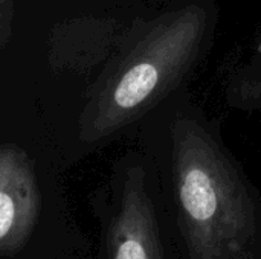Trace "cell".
Returning <instances> with one entry per match:
<instances>
[{
	"label": "cell",
	"instance_id": "cell-1",
	"mask_svg": "<svg viewBox=\"0 0 261 259\" xmlns=\"http://www.w3.org/2000/svg\"><path fill=\"white\" fill-rule=\"evenodd\" d=\"M179 224L190 259H258L257 197L217 140L197 122L173 125Z\"/></svg>",
	"mask_w": 261,
	"mask_h": 259
},
{
	"label": "cell",
	"instance_id": "cell-2",
	"mask_svg": "<svg viewBox=\"0 0 261 259\" xmlns=\"http://www.w3.org/2000/svg\"><path fill=\"white\" fill-rule=\"evenodd\" d=\"M206 27L208 14L196 5L159 20L87 108L81 136L99 139L156 104L194 63Z\"/></svg>",
	"mask_w": 261,
	"mask_h": 259
},
{
	"label": "cell",
	"instance_id": "cell-3",
	"mask_svg": "<svg viewBox=\"0 0 261 259\" xmlns=\"http://www.w3.org/2000/svg\"><path fill=\"white\" fill-rule=\"evenodd\" d=\"M40 215V191L28 154L14 143L0 150V255L15 256Z\"/></svg>",
	"mask_w": 261,
	"mask_h": 259
},
{
	"label": "cell",
	"instance_id": "cell-5",
	"mask_svg": "<svg viewBox=\"0 0 261 259\" xmlns=\"http://www.w3.org/2000/svg\"><path fill=\"white\" fill-rule=\"evenodd\" d=\"M14 0H0V47L5 49L12 34Z\"/></svg>",
	"mask_w": 261,
	"mask_h": 259
},
{
	"label": "cell",
	"instance_id": "cell-4",
	"mask_svg": "<svg viewBox=\"0 0 261 259\" xmlns=\"http://www.w3.org/2000/svg\"><path fill=\"white\" fill-rule=\"evenodd\" d=\"M107 244L110 259H165L154 206L141 168H133L125 177Z\"/></svg>",
	"mask_w": 261,
	"mask_h": 259
}]
</instances>
